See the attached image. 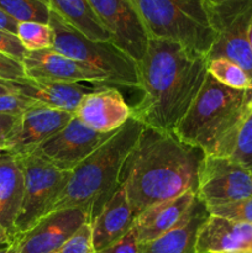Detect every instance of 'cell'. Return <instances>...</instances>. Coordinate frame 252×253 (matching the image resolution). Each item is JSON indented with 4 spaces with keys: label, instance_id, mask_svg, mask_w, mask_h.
<instances>
[{
    "label": "cell",
    "instance_id": "cell-21",
    "mask_svg": "<svg viewBox=\"0 0 252 253\" xmlns=\"http://www.w3.org/2000/svg\"><path fill=\"white\" fill-rule=\"evenodd\" d=\"M208 216L207 207L198 199L190 216L180 226L158 239L141 244V253H197L198 234Z\"/></svg>",
    "mask_w": 252,
    "mask_h": 253
},
{
    "label": "cell",
    "instance_id": "cell-13",
    "mask_svg": "<svg viewBox=\"0 0 252 253\" xmlns=\"http://www.w3.org/2000/svg\"><path fill=\"white\" fill-rule=\"evenodd\" d=\"M85 222H89L88 216L78 208L48 212L32 229L16 237L17 251L54 253Z\"/></svg>",
    "mask_w": 252,
    "mask_h": 253
},
{
    "label": "cell",
    "instance_id": "cell-22",
    "mask_svg": "<svg viewBox=\"0 0 252 253\" xmlns=\"http://www.w3.org/2000/svg\"><path fill=\"white\" fill-rule=\"evenodd\" d=\"M48 6L84 36L95 41H111L110 34L96 16L89 0H48Z\"/></svg>",
    "mask_w": 252,
    "mask_h": 253
},
{
    "label": "cell",
    "instance_id": "cell-8",
    "mask_svg": "<svg viewBox=\"0 0 252 253\" xmlns=\"http://www.w3.org/2000/svg\"><path fill=\"white\" fill-rule=\"evenodd\" d=\"M17 158L24 172V199L15 222V240L48 214L71 174L57 169L35 155H25Z\"/></svg>",
    "mask_w": 252,
    "mask_h": 253
},
{
    "label": "cell",
    "instance_id": "cell-33",
    "mask_svg": "<svg viewBox=\"0 0 252 253\" xmlns=\"http://www.w3.org/2000/svg\"><path fill=\"white\" fill-rule=\"evenodd\" d=\"M17 118L19 116H12V115H0V143L1 141L9 135L10 131L16 124Z\"/></svg>",
    "mask_w": 252,
    "mask_h": 253
},
{
    "label": "cell",
    "instance_id": "cell-16",
    "mask_svg": "<svg viewBox=\"0 0 252 253\" xmlns=\"http://www.w3.org/2000/svg\"><path fill=\"white\" fill-rule=\"evenodd\" d=\"M197 200V192L192 189L148 208L135 219L133 231L137 241L150 242L177 229L190 216Z\"/></svg>",
    "mask_w": 252,
    "mask_h": 253
},
{
    "label": "cell",
    "instance_id": "cell-5",
    "mask_svg": "<svg viewBox=\"0 0 252 253\" xmlns=\"http://www.w3.org/2000/svg\"><path fill=\"white\" fill-rule=\"evenodd\" d=\"M150 39L169 40L208 56L215 40L204 0H132Z\"/></svg>",
    "mask_w": 252,
    "mask_h": 253
},
{
    "label": "cell",
    "instance_id": "cell-17",
    "mask_svg": "<svg viewBox=\"0 0 252 253\" xmlns=\"http://www.w3.org/2000/svg\"><path fill=\"white\" fill-rule=\"evenodd\" d=\"M252 253V224L209 215L198 234L197 253Z\"/></svg>",
    "mask_w": 252,
    "mask_h": 253
},
{
    "label": "cell",
    "instance_id": "cell-38",
    "mask_svg": "<svg viewBox=\"0 0 252 253\" xmlns=\"http://www.w3.org/2000/svg\"><path fill=\"white\" fill-rule=\"evenodd\" d=\"M249 42H250V46L252 48V21L250 24V29H249Z\"/></svg>",
    "mask_w": 252,
    "mask_h": 253
},
{
    "label": "cell",
    "instance_id": "cell-32",
    "mask_svg": "<svg viewBox=\"0 0 252 253\" xmlns=\"http://www.w3.org/2000/svg\"><path fill=\"white\" fill-rule=\"evenodd\" d=\"M95 253H141V244L137 241L133 229L124 239L114 244L113 246Z\"/></svg>",
    "mask_w": 252,
    "mask_h": 253
},
{
    "label": "cell",
    "instance_id": "cell-26",
    "mask_svg": "<svg viewBox=\"0 0 252 253\" xmlns=\"http://www.w3.org/2000/svg\"><path fill=\"white\" fill-rule=\"evenodd\" d=\"M230 158L252 172V111L240 127Z\"/></svg>",
    "mask_w": 252,
    "mask_h": 253
},
{
    "label": "cell",
    "instance_id": "cell-10",
    "mask_svg": "<svg viewBox=\"0 0 252 253\" xmlns=\"http://www.w3.org/2000/svg\"><path fill=\"white\" fill-rule=\"evenodd\" d=\"M113 133L91 130L74 115L62 130L37 147L31 155L37 156L62 172L71 173Z\"/></svg>",
    "mask_w": 252,
    "mask_h": 253
},
{
    "label": "cell",
    "instance_id": "cell-25",
    "mask_svg": "<svg viewBox=\"0 0 252 253\" xmlns=\"http://www.w3.org/2000/svg\"><path fill=\"white\" fill-rule=\"evenodd\" d=\"M16 36L27 52L53 48V31L49 24L35 21L19 22Z\"/></svg>",
    "mask_w": 252,
    "mask_h": 253
},
{
    "label": "cell",
    "instance_id": "cell-20",
    "mask_svg": "<svg viewBox=\"0 0 252 253\" xmlns=\"http://www.w3.org/2000/svg\"><path fill=\"white\" fill-rule=\"evenodd\" d=\"M24 199V172L20 160L15 156L0 157V226L15 239V222Z\"/></svg>",
    "mask_w": 252,
    "mask_h": 253
},
{
    "label": "cell",
    "instance_id": "cell-30",
    "mask_svg": "<svg viewBox=\"0 0 252 253\" xmlns=\"http://www.w3.org/2000/svg\"><path fill=\"white\" fill-rule=\"evenodd\" d=\"M0 53L22 62L26 57L27 51L16 35L0 29Z\"/></svg>",
    "mask_w": 252,
    "mask_h": 253
},
{
    "label": "cell",
    "instance_id": "cell-35",
    "mask_svg": "<svg viewBox=\"0 0 252 253\" xmlns=\"http://www.w3.org/2000/svg\"><path fill=\"white\" fill-rule=\"evenodd\" d=\"M15 242L14 237L10 235V232L2 226H0V250L6 249V247L11 246Z\"/></svg>",
    "mask_w": 252,
    "mask_h": 253
},
{
    "label": "cell",
    "instance_id": "cell-39",
    "mask_svg": "<svg viewBox=\"0 0 252 253\" xmlns=\"http://www.w3.org/2000/svg\"><path fill=\"white\" fill-rule=\"evenodd\" d=\"M4 155V151H2V147H1V143H0V157Z\"/></svg>",
    "mask_w": 252,
    "mask_h": 253
},
{
    "label": "cell",
    "instance_id": "cell-11",
    "mask_svg": "<svg viewBox=\"0 0 252 253\" xmlns=\"http://www.w3.org/2000/svg\"><path fill=\"white\" fill-rule=\"evenodd\" d=\"M96 16L111 36V42L136 62L145 56L147 31L132 0H89Z\"/></svg>",
    "mask_w": 252,
    "mask_h": 253
},
{
    "label": "cell",
    "instance_id": "cell-14",
    "mask_svg": "<svg viewBox=\"0 0 252 253\" xmlns=\"http://www.w3.org/2000/svg\"><path fill=\"white\" fill-rule=\"evenodd\" d=\"M22 64L29 78L79 84L86 82L94 85V89L110 86L108 78L100 72L69 58L54 48L27 52Z\"/></svg>",
    "mask_w": 252,
    "mask_h": 253
},
{
    "label": "cell",
    "instance_id": "cell-3",
    "mask_svg": "<svg viewBox=\"0 0 252 253\" xmlns=\"http://www.w3.org/2000/svg\"><path fill=\"white\" fill-rule=\"evenodd\" d=\"M143 130L145 126L131 116L125 125L72 170L49 212L78 208L85 212L91 224L123 184L125 165Z\"/></svg>",
    "mask_w": 252,
    "mask_h": 253
},
{
    "label": "cell",
    "instance_id": "cell-15",
    "mask_svg": "<svg viewBox=\"0 0 252 253\" xmlns=\"http://www.w3.org/2000/svg\"><path fill=\"white\" fill-rule=\"evenodd\" d=\"M74 115L91 130L113 133L125 125L132 115L120 89L103 86L86 93Z\"/></svg>",
    "mask_w": 252,
    "mask_h": 253
},
{
    "label": "cell",
    "instance_id": "cell-2",
    "mask_svg": "<svg viewBox=\"0 0 252 253\" xmlns=\"http://www.w3.org/2000/svg\"><path fill=\"white\" fill-rule=\"evenodd\" d=\"M204 153L173 133L146 128L125 165L123 187L135 219L145 210L197 188Z\"/></svg>",
    "mask_w": 252,
    "mask_h": 253
},
{
    "label": "cell",
    "instance_id": "cell-29",
    "mask_svg": "<svg viewBox=\"0 0 252 253\" xmlns=\"http://www.w3.org/2000/svg\"><path fill=\"white\" fill-rule=\"evenodd\" d=\"M36 104L39 103L21 94H2L0 95V115L20 116Z\"/></svg>",
    "mask_w": 252,
    "mask_h": 253
},
{
    "label": "cell",
    "instance_id": "cell-1",
    "mask_svg": "<svg viewBox=\"0 0 252 253\" xmlns=\"http://www.w3.org/2000/svg\"><path fill=\"white\" fill-rule=\"evenodd\" d=\"M140 100L132 118L146 128L173 133L208 76V59L169 40L150 39L138 62Z\"/></svg>",
    "mask_w": 252,
    "mask_h": 253
},
{
    "label": "cell",
    "instance_id": "cell-19",
    "mask_svg": "<svg viewBox=\"0 0 252 253\" xmlns=\"http://www.w3.org/2000/svg\"><path fill=\"white\" fill-rule=\"evenodd\" d=\"M12 83L17 93L21 95L27 96L42 105L72 114L76 113L83 96L90 91L79 83H64L29 77L12 81Z\"/></svg>",
    "mask_w": 252,
    "mask_h": 253
},
{
    "label": "cell",
    "instance_id": "cell-7",
    "mask_svg": "<svg viewBox=\"0 0 252 253\" xmlns=\"http://www.w3.org/2000/svg\"><path fill=\"white\" fill-rule=\"evenodd\" d=\"M215 40L207 59L227 58L252 78V48L249 29L252 0H204Z\"/></svg>",
    "mask_w": 252,
    "mask_h": 253
},
{
    "label": "cell",
    "instance_id": "cell-23",
    "mask_svg": "<svg viewBox=\"0 0 252 253\" xmlns=\"http://www.w3.org/2000/svg\"><path fill=\"white\" fill-rule=\"evenodd\" d=\"M208 73L216 79L219 83L237 89V90H247L252 89V78L235 62L227 58H212L208 59Z\"/></svg>",
    "mask_w": 252,
    "mask_h": 253
},
{
    "label": "cell",
    "instance_id": "cell-36",
    "mask_svg": "<svg viewBox=\"0 0 252 253\" xmlns=\"http://www.w3.org/2000/svg\"><path fill=\"white\" fill-rule=\"evenodd\" d=\"M19 94L15 89L12 81H5V79H0V95L2 94Z\"/></svg>",
    "mask_w": 252,
    "mask_h": 253
},
{
    "label": "cell",
    "instance_id": "cell-42",
    "mask_svg": "<svg viewBox=\"0 0 252 253\" xmlns=\"http://www.w3.org/2000/svg\"><path fill=\"white\" fill-rule=\"evenodd\" d=\"M251 111H252V101H251Z\"/></svg>",
    "mask_w": 252,
    "mask_h": 253
},
{
    "label": "cell",
    "instance_id": "cell-31",
    "mask_svg": "<svg viewBox=\"0 0 252 253\" xmlns=\"http://www.w3.org/2000/svg\"><path fill=\"white\" fill-rule=\"evenodd\" d=\"M26 77L22 62L0 53V79L5 81H19Z\"/></svg>",
    "mask_w": 252,
    "mask_h": 253
},
{
    "label": "cell",
    "instance_id": "cell-34",
    "mask_svg": "<svg viewBox=\"0 0 252 253\" xmlns=\"http://www.w3.org/2000/svg\"><path fill=\"white\" fill-rule=\"evenodd\" d=\"M17 24H19V22L15 21L14 19H11V17H10L9 15L5 14L2 10H0V29L16 35Z\"/></svg>",
    "mask_w": 252,
    "mask_h": 253
},
{
    "label": "cell",
    "instance_id": "cell-24",
    "mask_svg": "<svg viewBox=\"0 0 252 253\" xmlns=\"http://www.w3.org/2000/svg\"><path fill=\"white\" fill-rule=\"evenodd\" d=\"M0 10L17 22L35 21L48 24V4L42 0H0Z\"/></svg>",
    "mask_w": 252,
    "mask_h": 253
},
{
    "label": "cell",
    "instance_id": "cell-4",
    "mask_svg": "<svg viewBox=\"0 0 252 253\" xmlns=\"http://www.w3.org/2000/svg\"><path fill=\"white\" fill-rule=\"evenodd\" d=\"M251 101L252 89L229 88L208 73L173 135L205 156L230 157L240 127L251 113Z\"/></svg>",
    "mask_w": 252,
    "mask_h": 253
},
{
    "label": "cell",
    "instance_id": "cell-12",
    "mask_svg": "<svg viewBox=\"0 0 252 253\" xmlns=\"http://www.w3.org/2000/svg\"><path fill=\"white\" fill-rule=\"evenodd\" d=\"M73 116L72 113L36 104L17 118L12 130L1 141L2 151L15 157L31 155L62 130Z\"/></svg>",
    "mask_w": 252,
    "mask_h": 253
},
{
    "label": "cell",
    "instance_id": "cell-9",
    "mask_svg": "<svg viewBox=\"0 0 252 253\" xmlns=\"http://www.w3.org/2000/svg\"><path fill=\"white\" fill-rule=\"evenodd\" d=\"M197 197L207 209L252 197V172L222 156H203Z\"/></svg>",
    "mask_w": 252,
    "mask_h": 253
},
{
    "label": "cell",
    "instance_id": "cell-40",
    "mask_svg": "<svg viewBox=\"0 0 252 253\" xmlns=\"http://www.w3.org/2000/svg\"><path fill=\"white\" fill-rule=\"evenodd\" d=\"M43 2H46V4H48V0H42Z\"/></svg>",
    "mask_w": 252,
    "mask_h": 253
},
{
    "label": "cell",
    "instance_id": "cell-37",
    "mask_svg": "<svg viewBox=\"0 0 252 253\" xmlns=\"http://www.w3.org/2000/svg\"><path fill=\"white\" fill-rule=\"evenodd\" d=\"M0 253H19V251H17V246L16 244H12L11 246L6 247V249H2L0 250Z\"/></svg>",
    "mask_w": 252,
    "mask_h": 253
},
{
    "label": "cell",
    "instance_id": "cell-41",
    "mask_svg": "<svg viewBox=\"0 0 252 253\" xmlns=\"http://www.w3.org/2000/svg\"><path fill=\"white\" fill-rule=\"evenodd\" d=\"M235 253H247V252H235Z\"/></svg>",
    "mask_w": 252,
    "mask_h": 253
},
{
    "label": "cell",
    "instance_id": "cell-28",
    "mask_svg": "<svg viewBox=\"0 0 252 253\" xmlns=\"http://www.w3.org/2000/svg\"><path fill=\"white\" fill-rule=\"evenodd\" d=\"M54 253H95L90 222L82 225Z\"/></svg>",
    "mask_w": 252,
    "mask_h": 253
},
{
    "label": "cell",
    "instance_id": "cell-6",
    "mask_svg": "<svg viewBox=\"0 0 252 253\" xmlns=\"http://www.w3.org/2000/svg\"><path fill=\"white\" fill-rule=\"evenodd\" d=\"M49 26L53 48L108 78L111 88L141 90L138 63L111 41H95L64 21L51 10Z\"/></svg>",
    "mask_w": 252,
    "mask_h": 253
},
{
    "label": "cell",
    "instance_id": "cell-18",
    "mask_svg": "<svg viewBox=\"0 0 252 253\" xmlns=\"http://www.w3.org/2000/svg\"><path fill=\"white\" fill-rule=\"evenodd\" d=\"M135 224V215L131 209L123 184L116 190L91 222L93 245L95 252L113 246L126 236Z\"/></svg>",
    "mask_w": 252,
    "mask_h": 253
},
{
    "label": "cell",
    "instance_id": "cell-27",
    "mask_svg": "<svg viewBox=\"0 0 252 253\" xmlns=\"http://www.w3.org/2000/svg\"><path fill=\"white\" fill-rule=\"evenodd\" d=\"M208 212L230 221L252 224V197L209 208Z\"/></svg>",
    "mask_w": 252,
    "mask_h": 253
}]
</instances>
